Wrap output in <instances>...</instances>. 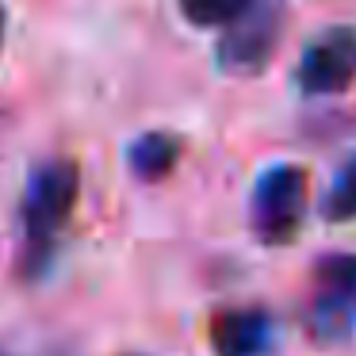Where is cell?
<instances>
[{"label": "cell", "mask_w": 356, "mask_h": 356, "mask_svg": "<svg viewBox=\"0 0 356 356\" xmlns=\"http://www.w3.org/2000/svg\"><path fill=\"white\" fill-rule=\"evenodd\" d=\"M4 27H8V12H4V0H0V42H4Z\"/></svg>", "instance_id": "obj_10"}, {"label": "cell", "mask_w": 356, "mask_h": 356, "mask_svg": "<svg viewBox=\"0 0 356 356\" xmlns=\"http://www.w3.org/2000/svg\"><path fill=\"white\" fill-rule=\"evenodd\" d=\"M0 356H4V353H0Z\"/></svg>", "instance_id": "obj_11"}, {"label": "cell", "mask_w": 356, "mask_h": 356, "mask_svg": "<svg viewBox=\"0 0 356 356\" xmlns=\"http://www.w3.org/2000/svg\"><path fill=\"white\" fill-rule=\"evenodd\" d=\"M322 215L330 222H353L356 218V157H348L341 165V172L333 177L325 203H322Z\"/></svg>", "instance_id": "obj_9"}, {"label": "cell", "mask_w": 356, "mask_h": 356, "mask_svg": "<svg viewBox=\"0 0 356 356\" xmlns=\"http://www.w3.org/2000/svg\"><path fill=\"white\" fill-rule=\"evenodd\" d=\"M180 16L192 27H230L253 0H177Z\"/></svg>", "instance_id": "obj_8"}, {"label": "cell", "mask_w": 356, "mask_h": 356, "mask_svg": "<svg viewBox=\"0 0 356 356\" xmlns=\"http://www.w3.org/2000/svg\"><path fill=\"white\" fill-rule=\"evenodd\" d=\"M310 341L341 345L356 330V257H325L314 268L307 314H302Z\"/></svg>", "instance_id": "obj_3"}, {"label": "cell", "mask_w": 356, "mask_h": 356, "mask_svg": "<svg viewBox=\"0 0 356 356\" xmlns=\"http://www.w3.org/2000/svg\"><path fill=\"white\" fill-rule=\"evenodd\" d=\"M276 322L264 307H230L218 310L207 325L215 356H264L272 348Z\"/></svg>", "instance_id": "obj_6"}, {"label": "cell", "mask_w": 356, "mask_h": 356, "mask_svg": "<svg viewBox=\"0 0 356 356\" xmlns=\"http://www.w3.org/2000/svg\"><path fill=\"white\" fill-rule=\"evenodd\" d=\"M180 154H184V142L169 131H149L138 134L127 149V165L138 180H165L172 169H177Z\"/></svg>", "instance_id": "obj_7"}, {"label": "cell", "mask_w": 356, "mask_h": 356, "mask_svg": "<svg viewBox=\"0 0 356 356\" xmlns=\"http://www.w3.org/2000/svg\"><path fill=\"white\" fill-rule=\"evenodd\" d=\"M81 195V172L73 161L54 157L31 169L24 188V230L31 241V261L47 253V245L58 238L65 222H70L73 207Z\"/></svg>", "instance_id": "obj_2"}, {"label": "cell", "mask_w": 356, "mask_h": 356, "mask_svg": "<svg viewBox=\"0 0 356 356\" xmlns=\"http://www.w3.org/2000/svg\"><path fill=\"white\" fill-rule=\"evenodd\" d=\"M310 207V177L302 165H272L257 177L249 195V226L264 245L295 241Z\"/></svg>", "instance_id": "obj_1"}, {"label": "cell", "mask_w": 356, "mask_h": 356, "mask_svg": "<svg viewBox=\"0 0 356 356\" xmlns=\"http://www.w3.org/2000/svg\"><path fill=\"white\" fill-rule=\"evenodd\" d=\"M295 85L307 96H337L356 85V27H325L302 47Z\"/></svg>", "instance_id": "obj_5"}, {"label": "cell", "mask_w": 356, "mask_h": 356, "mask_svg": "<svg viewBox=\"0 0 356 356\" xmlns=\"http://www.w3.org/2000/svg\"><path fill=\"white\" fill-rule=\"evenodd\" d=\"M280 0H253L218 39V70L230 77H253L272 62L280 42Z\"/></svg>", "instance_id": "obj_4"}]
</instances>
